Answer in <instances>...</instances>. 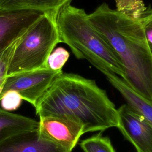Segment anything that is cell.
<instances>
[{
    "label": "cell",
    "instance_id": "cell-13",
    "mask_svg": "<svg viewBox=\"0 0 152 152\" xmlns=\"http://www.w3.org/2000/svg\"><path fill=\"white\" fill-rule=\"evenodd\" d=\"M80 145L84 152H116L110 139L101 133L83 140Z\"/></svg>",
    "mask_w": 152,
    "mask_h": 152
},
{
    "label": "cell",
    "instance_id": "cell-4",
    "mask_svg": "<svg viewBox=\"0 0 152 152\" xmlns=\"http://www.w3.org/2000/svg\"><path fill=\"white\" fill-rule=\"evenodd\" d=\"M59 43L61 40L56 20L44 14L18 42L7 76L46 68L48 58Z\"/></svg>",
    "mask_w": 152,
    "mask_h": 152
},
{
    "label": "cell",
    "instance_id": "cell-8",
    "mask_svg": "<svg viewBox=\"0 0 152 152\" xmlns=\"http://www.w3.org/2000/svg\"><path fill=\"white\" fill-rule=\"evenodd\" d=\"M38 131L45 138L71 151L84 134L81 124L72 119L56 116L40 117Z\"/></svg>",
    "mask_w": 152,
    "mask_h": 152
},
{
    "label": "cell",
    "instance_id": "cell-18",
    "mask_svg": "<svg viewBox=\"0 0 152 152\" xmlns=\"http://www.w3.org/2000/svg\"><path fill=\"white\" fill-rule=\"evenodd\" d=\"M139 20L152 55V9L146 10Z\"/></svg>",
    "mask_w": 152,
    "mask_h": 152
},
{
    "label": "cell",
    "instance_id": "cell-19",
    "mask_svg": "<svg viewBox=\"0 0 152 152\" xmlns=\"http://www.w3.org/2000/svg\"><path fill=\"white\" fill-rule=\"evenodd\" d=\"M1 91H2V88H0V94H1Z\"/></svg>",
    "mask_w": 152,
    "mask_h": 152
},
{
    "label": "cell",
    "instance_id": "cell-2",
    "mask_svg": "<svg viewBox=\"0 0 152 152\" xmlns=\"http://www.w3.org/2000/svg\"><path fill=\"white\" fill-rule=\"evenodd\" d=\"M87 19L123 65L122 80L152 102V55L140 20L112 10L106 3L88 14Z\"/></svg>",
    "mask_w": 152,
    "mask_h": 152
},
{
    "label": "cell",
    "instance_id": "cell-15",
    "mask_svg": "<svg viewBox=\"0 0 152 152\" xmlns=\"http://www.w3.org/2000/svg\"><path fill=\"white\" fill-rule=\"evenodd\" d=\"M69 57V53L64 48L59 47L55 49L49 56L46 68L55 71H62Z\"/></svg>",
    "mask_w": 152,
    "mask_h": 152
},
{
    "label": "cell",
    "instance_id": "cell-10",
    "mask_svg": "<svg viewBox=\"0 0 152 152\" xmlns=\"http://www.w3.org/2000/svg\"><path fill=\"white\" fill-rule=\"evenodd\" d=\"M110 84L122 94L131 108L152 125V102L143 97L117 75L107 71L102 72Z\"/></svg>",
    "mask_w": 152,
    "mask_h": 152
},
{
    "label": "cell",
    "instance_id": "cell-6",
    "mask_svg": "<svg viewBox=\"0 0 152 152\" xmlns=\"http://www.w3.org/2000/svg\"><path fill=\"white\" fill-rule=\"evenodd\" d=\"M43 15L31 10L0 9V54L23 37Z\"/></svg>",
    "mask_w": 152,
    "mask_h": 152
},
{
    "label": "cell",
    "instance_id": "cell-3",
    "mask_svg": "<svg viewBox=\"0 0 152 152\" xmlns=\"http://www.w3.org/2000/svg\"><path fill=\"white\" fill-rule=\"evenodd\" d=\"M87 15L83 9L71 5L64 8L56 20L61 42L66 43L77 58L85 59L101 72H110L123 79V65Z\"/></svg>",
    "mask_w": 152,
    "mask_h": 152
},
{
    "label": "cell",
    "instance_id": "cell-16",
    "mask_svg": "<svg viewBox=\"0 0 152 152\" xmlns=\"http://www.w3.org/2000/svg\"><path fill=\"white\" fill-rule=\"evenodd\" d=\"M21 38L15 41L0 54V88H2V90L7 77V72L11 59Z\"/></svg>",
    "mask_w": 152,
    "mask_h": 152
},
{
    "label": "cell",
    "instance_id": "cell-1",
    "mask_svg": "<svg viewBox=\"0 0 152 152\" xmlns=\"http://www.w3.org/2000/svg\"><path fill=\"white\" fill-rule=\"evenodd\" d=\"M39 117L56 116L81 124L84 134L118 126V113L106 91L94 80L62 73L38 100Z\"/></svg>",
    "mask_w": 152,
    "mask_h": 152
},
{
    "label": "cell",
    "instance_id": "cell-9",
    "mask_svg": "<svg viewBox=\"0 0 152 152\" xmlns=\"http://www.w3.org/2000/svg\"><path fill=\"white\" fill-rule=\"evenodd\" d=\"M0 152H72L41 135L37 129L14 135L0 142Z\"/></svg>",
    "mask_w": 152,
    "mask_h": 152
},
{
    "label": "cell",
    "instance_id": "cell-11",
    "mask_svg": "<svg viewBox=\"0 0 152 152\" xmlns=\"http://www.w3.org/2000/svg\"><path fill=\"white\" fill-rule=\"evenodd\" d=\"M72 0H0L1 10H31L48 14L56 20L59 12Z\"/></svg>",
    "mask_w": 152,
    "mask_h": 152
},
{
    "label": "cell",
    "instance_id": "cell-7",
    "mask_svg": "<svg viewBox=\"0 0 152 152\" xmlns=\"http://www.w3.org/2000/svg\"><path fill=\"white\" fill-rule=\"evenodd\" d=\"M118 128L137 152H152V125L128 104L118 109Z\"/></svg>",
    "mask_w": 152,
    "mask_h": 152
},
{
    "label": "cell",
    "instance_id": "cell-14",
    "mask_svg": "<svg viewBox=\"0 0 152 152\" xmlns=\"http://www.w3.org/2000/svg\"><path fill=\"white\" fill-rule=\"evenodd\" d=\"M117 11L135 19H139L147 10L142 0H115Z\"/></svg>",
    "mask_w": 152,
    "mask_h": 152
},
{
    "label": "cell",
    "instance_id": "cell-17",
    "mask_svg": "<svg viewBox=\"0 0 152 152\" xmlns=\"http://www.w3.org/2000/svg\"><path fill=\"white\" fill-rule=\"evenodd\" d=\"M22 100L21 96L14 90L7 91L0 97L1 107L8 112L18 109L21 105Z\"/></svg>",
    "mask_w": 152,
    "mask_h": 152
},
{
    "label": "cell",
    "instance_id": "cell-5",
    "mask_svg": "<svg viewBox=\"0 0 152 152\" xmlns=\"http://www.w3.org/2000/svg\"><path fill=\"white\" fill-rule=\"evenodd\" d=\"M62 73V71H55L42 68L7 76L0 97L6 91L14 90L23 100L34 106L52 82Z\"/></svg>",
    "mask_w": 152,
    "mask_h": 152
},
{
    "label": "cell",
    "instance_id": "cell-12",
    "mask_svg": "<svg viewBox=\"0 0 152 152\" xmlns=\"http://www.w3.org/2000/svg\"><path fill=\"white\" fill-rule=\"evenodd\" d=\"M38 128L39 121L0 108V142L17 134Z\"/></svg>",
    "mask_w": 152,
    "mask_h": 152
}]
</instances>
